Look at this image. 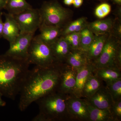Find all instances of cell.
<instances>
[{
  "mask_svg": "<svg viewBox=\"0 0 121 121\" xmlns=\"http://www.w3.org/2000/svg\"><path fill=\"white\" fill-rule=\"evenodd\" d=\"M61 64L48 68L35 66L29 70L19 93L18 107L21 111H24L32 103L57 91Z\"/></svg>",
  "mask_w": 121,
  "mask_h": 121,
  "instance_id": "cell-1",
  "label": "cell"
},
{
  "mask_svg": "<svg viewBox=\"0 0 121 121\" xmlns=\"http://www.w3.org/2000/svg\"><path fill=\"white\" fill-rule=\"evenodd\" d=\"M29 65L25 60L0 55V93L3 96L15 100L19 94Z\"/></svg>",
  "mask_w": 121,
  "mask_h": 121,
  "instance_id": "cell-2",
  "label": "cell"
},
{
  "mask_svg": "<svg viewBox=\"0 0 121 121\" xmlns=\"http://www.w3.org/2000/svg\"><path fill=\"white\" fill-rule=\"evenodd\" d=\"M69 97L66 94L57 91L39 99L35 102L39 112L32 119L33 121H63L70 117L67 102Z\"/></svg>",
  "mask_w": 121,
  "mask_h": 121,
  "instance_id": "cell-3",
  "label": "cell"
},
{
  "mask_svg": "<svg viewBox=\"0 0 121 121\" xmlns=\"http://www.w3.org/2000/svg\"><path fill=\"white\" fill-rule=\"evenodd\" d=\"M96 69H119L121 64V40L110 35L100 55L91 62Z\"/></svg>",
  "mask_w": 121,
  "mask_h": 121,
  "instance_id": "cell-4",
  "label": "cell"
},
{
  "mask_svg": "<svg viewBox=\"0 0 121 121\" xmlns=\"http://www.w3.org/2000/svg\"><path fill=\"white\" fill-rule=\"evenodd\" d=\"M42 22L62 28L70 22L71 12L56 0L44 1L39 9Z\"/></svg>",
  "mask_w": 121,
  "mask_h": 121,
  "instance_id": "cell-5",
  "label": "cell"
},
{
  "mask_svg": "<svg viewBox=\"0 0 121 121\" xmlns=\"http://www.w3.org/2000/svg\"><path fill=\"white\" fill-rule=\"evenodd\" d=\"M29 64L40 67L48 68L60 64L53 56L50 45L39 39L36 36L33 39L27 59Z\"/></svg>",
  "mask_w": 121,
  "mask_h": 121,
  "instance_id": "cell-6",
  "label": "cell"
},
{
  "mask_svg": "<svg viewBox=\"0 0 121 121\" xmlns=\"http://www.w3.org/2000/svg\"><path fill=\"white\" fill-rule=\"evenodd\" d=\"M13 16L18 24L20 33L35 34L42 23L39 9H29Z\"/></svg>",
  "mask_w": 121,
  "mask_h": 121,
  "instance_id": "cell-7",
  "label": "cell"
},
{
  "mask_svg": "<svg viewBox=\"0 0 121 121\" xmlns=\"http://www.w3.org/2000/svg\"><path fill=\"white\" fill-rule=\"evenodd\" d=\"M34 35L35 33L20 32L15 40L9 43V48L5 55L27 60L29 49Z\"/></svg>",
  "mask_w": 121,
  "mask_h": 121,
  "instance_id": "cell-8",
  "label": "cell"
},
{
  "mask_svg": "<svg viewBox=\"0 0 121 121\" xmlns=\"http://www.w3.org/2000/svg\"><path fill=\"white\" fill-rule=\"evenodd\" d=\"M67 105L70 117L78 120H89L87 101L72 95L68 99Z\"/></svg>",
  "mask_w": 121,
  "mask_h": 121,
  "instance_id": "cell-9",
  "label": "cell"
},
{
  "mask_svg": "<svg viewBox=\"0 0 121 121\" xmlns=\"http://www.w3.org/2000/svg\"><path fill=\"white\" fill-rule=\"evenodd\" d=\"M95 69L93 64L89 62L76 70L75 84L71 93L72 95L77 97H82V93L84 85Z\"/></svg>",
  "mask_w": 121,
  "mask_h": 121,
  "instance_id": "cell-10",
  "label": "cell"
},
{
  "mask_svg": "<svg viewBox=\"0 0 121 121\" xmlns=\"http://www.w3.org/2000/svg\"><path fill=\"white\" fill-rule=\"evenodd\" d=\"M76 71L73 69H65L63 64H61L60 79L57 91L66 94L72 93L75 84Z\"/></svg>",
  "mask_w": 121,
  "mask_h": 121,
  "instance_id": "cell-11",
  "label": "cell"
},
{
  "mask_svg": "<svg viewBox=\"0 0 121 121\" xmlns=\"http://www.w3.org/2000/svg\"><path fill=\"white\" fill-rule=\"evenodd\" d=\"M87 99L88 101H87L91 105L111 111L113 101L106 87L101 86L93 95Z\"/></svg>",
  "mask_w": 121,
  "mask_h": 121,
  "instance_id": "cell-12",
  "label": "cell"
},
{
  "mask_svg": "<svg viewBox=\"0 0 121 121\" xmlns=\"http://www.w3.org/2000/svg\"><path fill=\"white\" fill-rule=\"evenodd\" d=\"M5 20L4 22L2 37L11 43L20 33V29L17 21L13 15L4 13Z\"/></svg>",
  "mask_w": 121,
  "mask_h": 121,
  "instance_id": "cell-13",
  "label": "cell"
},
{
  "mask_svg": "<svg viewBox=\"0 0 121 121\" xmlns=\"http://www.w3.org/2000/svg\"><path fill=\"white\" fill-rule=\"evenodd\" d=\"M109 35V33L101 35H94L92 43L85 52L89 62H92L100 55Z\"/></svg>",
  "mask_w": 121,
  "mask_h": 121,
  "instance_id": "cell-14",
  "label": "cell"
},
{
  "mask_svg": "<svg viewBox=\"0 0 121 121\" xmlns=\"http://www.w3.org/2000/svg\"><path fill=\"white\" fill-rule=\"evenodd\" d=\"M39 29L40 34L36 36L50 45L60 37L62 28L57 26L48 25L42 22Z\"/></svg>",
  "mask_w": 121,
  "mask_h": 121,
  "instance_id": "cell-15",
  "label": "cell"
},
{
  "mask_svg": "<svg viewBox=\"0 0 121 121\" xmlns=\"http://www.w3.org/2000/svg\"><path fill=\"white\" fill-rule=\"evenodd\" d=\"M50 46L53 56L60 63L65 60L72 50L69 43L62 37H59Z\"/></svg>",
  "mask_w": 121,
  "mask_h": 121,
  "instance_id": "cell-16",
  "label": "cell"
},
{
  "mask_svg": "<svg viewBox=\"0 0 121 121\" xmlns=\"http://www.w3.org/2000/svg\"><path fill=\"white\" fill-rule=\"evenodd\" d=\"M65 61L76 71L90 62L85 52L80 49L72 50L67 56Z\"/></svg>",
  "mask_w": 121,
  "mask_h": 121,
  "instance_id": "cell-17",
  "label": "cell"
},
{
  "mask_svg": "<svg viewBox=\"0 0 121 121\" xmlns=\"http://www.w3.org/2000/svg\"><path fill=\"white\" fill-rule=\"evenodd\" d=\"M114 20L108 18L104 20H99L88 23L87 26L95 35L108 34L110 32Z\"/></svg>",
  "mask_w": 121,
  "mask_h": 121,
  "instance_id": "cell-18",
  "label": "cell"
},
{
  "mask_svg": "<svg viewBox=\"0 0 121 121\" xmlns=\"http://www.w3.org/2000/svg\"><path fill=\"white\" fill-rule=\"evenodd\" d=\"M89 120L92 121H114L109 110L102 109L91 105L87 102Z\"/></svg>",
  "mask_w": 121,
  "mask_h": 121,
  "instance_id": "cell-19",
  "label": "cell"
},
{
  "mask_svg": "<svg viewBox=\"0 0 121 121\" xmlns=\"http://www.w3.org/2000/svg\"><path fill=\"white\" fill-rule=\"evenodd\" d=\"M32 8L26 0H8L4 9L8 13L15 15Z\"/></svg>",
  "mask_w": 121,
  "mask_h": 121,
  "instance_id": "cell-20",
  "label": "cell"
},
{
  "mask_svg": "<svg viewBox=\"0 0 121 121\" xmlns=\"http://www.w3.org/2000/svg\"><path fill=\"white\" fill-rule=\"evenodd\" d=\"M88 22L86 17H82L74 21L69 22L61 29L60 36L74 32H80L87 26Z\"/></svg>",
  "mask_w": 121,
  "mask_h": 121,
  "instance_id": "cell-21",
  "label": "cell"
},
{
  "mask_svg": "<svg viewBox=\"0 0 121 121\" xmlns=\"http://www.w3.org/2000/svg\"><path fill=\"white\" fill-rule=\"evenodd\" d=\"M100 79L97 75L90 76L87 80L83 89L82 97L89 98L100 88L101 86Z\"/></svg>",
  "mask_w": 121,
  "mask_h": 121,
  "instance_id": "cell-22",
  "label": "cell"
},
{
  "mask_svg": "<svg viewBox=\"0 0 121 121\" xmlns=\"http://www.w3.org/2000/svg\"><path fill=\"white\" fill-rule=\"evenodd\" d=\"M96 75L100 79L106 83L117 80L121 78L119 69L112 68H102L97 69Z\"/></svg>",
  "mask_w": 121,
  "mask_h": 121,
  "instance_id": "cell-23",
  "label": "cell"
},
{
  "mask_svg": "<svg viewBox=\"0 0 121 121\" xmlns=\"http://www.w3.org/2000/svg\"><path fill=\"white\" fill-rule=\"evenodd\" d=\"M80 50L86 52L92 43L94 35L87 26L80 31Z\"/></svg>",
  "mask_w": 121,
  "mask_h": 121,
  "instance_id": "cell-24",
  "label": "cell"
},
{
  "mask_svg": "<svg viewBox=\"0 0 121 121\" xmlns=\"http://www.w3.org/2000/svg\"><path fill=\"white\" fill-rule=\"evenodd\" d=\"M106 88L110 93L114 101L121 100V78L106 83Z\"/></svg>",
  "mask_w": 121,
  "mask_h": 121,
  "instance_id": "cell-25",
  "label": "cell"
},
{
  "mask_svg": "<svg viewBox=\"0 0 121 121\" xmlns=\"http://www.w3.org/2000/svg\"><path fill=\"white\" fill-rule=\"evenodd\" d=\"M62 37L69 43L72 50L80 49V32L70 33Z\"/></svg>",
  "mask_w": 121,
  "mask_h": 121,
  "instance_id": "cell-26",
  "label": "cell"
},
{
  "mask_svg": "<svg viewBox=\"0 0 121 121\" xmlns=\"http://www.w3.org/2000/svg\"><path fill=\"white\" fill-rule=\"evenodd\" d=\"M111 11L110 5L104 2L96 7L95 11V16L99 19H102L107 16Z\"/></svg>",
  "mask_w": 121,
  "mask_h": 121,
  "instance_id": "cell-27",
  "label": "cell"
},
{
  "mask_svg": "<svg viewBox=\"0 0 121 121\" xmlns=\"http://www.w3.org/2000/svg\"><path fill=\"white\" fill-rule=\"evenodd\" d=\"M109 34L121 40V18L117 17L114 20L112 27Z\"/></svg>",
  "mask_w": 121,
  "mask_h": 121,
  "instance_id": "cell-28",
  "label": "cell"
},
{
  "mask_svg": "<svg viewBox=\"0 0 121 121\" xmlns=\"http://www.w3.org/2000/svg\"><path fill=\"white\" fill-rule=\"evenodd\" d=\"M111 112L113 118L116 121H120L121 118V101H113L111 108Z\"/></svg>",
  "mask_w": 121,
  "mask_h": 121,
  "instance_id": "cell-29",
  "label": "cell"
},
{
  "mask_svg": "<svg viewBox=\"0 0 121 121\" xmlns=\"http://www.w3.org/2000/svg\"><path fill=\"white\" fill-rule=\"evenodd\" d=\"M2 13H0V39L2 37L3 27H4V22L2 21Z\"/></svg>",
  "mask_w": 121,
  "mask_h": 121,
  "instance_id": "cell-30",
  "label": "cell"
},
{
  "mask_svg": "<svg viewBox=\"0 0 121 121\" xmlns=\"http://www.w3.org/2000/svg\"><path fill=\"white\" fill-rule=\"evenodd\" d=\"M83 0H73V4L76 8H78L82 5Z\"/></svg>",
  "mask_w": 121,
  "mask_h": 121,
  "instance_id": "cell-31",
  "label": "cell"
},
{
  "mask_svg": "<svg viewBox=\"0 0 121 121\" xmlns=\"http://www.w3.org/2000/svg\"><path fill=\"white\" fill-rule=\"evenodd\" d=\"M8 0H0V12L4 9Z\"/></svg>",
  "mask_w": 121,
  "mask_h": 121,
  "instance_id": "cell-32",
  "label": "cell"
},
{
  "mask_svg": "<svg viewBox=\"0 0 121 121\" xmlns=\"http://www.w3.org/2000/svg\"><path fill=\"white\" fill-rule=\"evenodd\" d=\"M2 95L0 93V107L5 106L6 105V103L2 99Z\"/></svg>",
  "mask_w": 121,
  "mask_h": 121,
  "instance_id": "cell-33",
  "label": "cell"
},
{
  "mask_svg": "<svg viewBox=\"0 0 121 121\" xmlns=\"http://www.w3.org/2000/svg\"><path fill=\"white\" fill-rule=\"evenodd\" d=\"M73 0H64L63 2L64 4L67 5L73 4Z\"/></svg>",
  "mask_w": 121,
  "mask_h": 121,
  "instance_id": "cell-34",
  "label": "cell"
},
{
  "mask_svg": "<svg viewBox=\"0 0 121 121\" xmlns=\"http://www.w3.org/2000/svg\"><path fill=\"white\" fill-rule=\"evenodd\" d=\"M115 4H116L119 6H121V0H111Z\"/></svg>",
  "mask_w": 121,
  "mask_h": 121,
  "instance_id": "cell-35",
  "label": "cell"
},
{
  "mask_svg": "<svg viewBox=\"0 0 121 121\" xmlns=\"http://www.w3.org/2000/svg\"><path fill=\"white\" fill-rule=\"evenodd\" d=\"M99 0V1H107V0Z\"/></svg>",
  "mask_w": 121,
  "mask_h": 121,
  "instance_id": "cell-36",
  "label": "cell"
},
{
  "mask_svg": "<svg viewBox=\"0 0 121 121\" xmlns=\"http://www.w3.org/2000/svg\"></svg>",
  "mask_w": 121,
  "mask_h": 121,
  "instance_id": "cell-37",
  "label": "cell"
}]
</instances>
